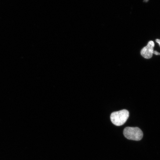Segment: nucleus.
<instances>
[{
	"instance_id": "423d86ee",
	"label": "nucleus",
	"mask_w": 160,
	"mask_h": 160,
	"mask_svg": "<svg viewBox=\"0 0 160 160\" xmlns=\"http://www.w3.org/2000/svg\"><path fill=\"white\" fill-rule=\"evenodd\" d=\"M149 0H144V2H148V1Z\"/></svg>"
},
{
	"instance_id": "f03ea898",
	"label": "nucleus",
	"mask_w": 160,
	"mask_h": 160,
	"mask_svg": "<svg viewBox=\"0 0 160 160\" xmlns=\"http://www.w3.org/2000/svg\"><path fill=\"white\" fill-rule=\"evenodd\" d=\"M123 135L127 139L135 141H140L143 137L142 131L138 127H126Z\"/></svg>"
},
{
	"instance_id": "39448f33",
	"label": "nucleus",
	"mask_w": 160,
	"mask_h": 160,
	"mask_svg": "<svg viewBox=\"0 0 160 160\" xmlns=\"http://www.w3.org/2000/svg\"><path fill=\"white\" fill-rule=\"evenodd\" d=\"M156 42H157V43L159 44L160 47V39H157L156 40Z\"/></svg>"
},
{
	"instance_id": "20e7f679",
	"label": "nucleus",
	"mask_w": 160,
	"mask_h": 160,
	"mask_svg": "<svg viewBox=\"0 0 160 160\" xmlns=\"http://www.w3.org/2000/svg\"><path fill=\"white\" fill-rule=\"evenodd\" d=\"M153 54H154L156 55H160V53L158 52L157 51H154L153 52Z\"/></svg>"
},
{
	"instance_id": "7ed1b4c3",
	"label": "nucleus",
	"mask_w": 160,
	"mask_h": 160,
	"mask_svg": "<svg viewBox=\"0 0 160 160\" xmlns=\"http://www.w3.org/2000/svg\"><path fill=\"white\" fill-rule=\"evenodd\" d=\"M155 43L153 41H150L147 46L141 50V54L145 59H149L152 57Z\"/></svg>"
},
{
	"instance_id": "f257e3e1",
	"label": "nucleus",
	"mask_w": 160,
	"mask_h": 160,
	"mask_svg": "<svg viewBox=\"0 0 160 160\" xmlns=\"http://www.w3.org/2000/svg\"><path fill=\"white\" fill-rule=\"evenodd\" d=\"M129 115V111L126 109L113 112L111 115V121L116 126L122 125L127 122Z\"/></svg>"
}]
</instances>
